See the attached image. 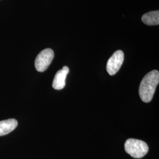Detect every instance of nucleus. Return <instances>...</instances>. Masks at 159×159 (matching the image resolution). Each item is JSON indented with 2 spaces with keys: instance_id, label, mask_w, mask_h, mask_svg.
<instances>
[{
  "instance_id": "1",
  "label": "nucleus",
  "mask_w": 159,
  "mask_h": 159,
  "mask_svg": "<svg viewBox=\"0 0 159 159\" xmlns=\"http://www.w3.org/2000/svg\"><path fill=\"white\" fill-rule=\"evenodd\" d=\"M159 83V72L157 70H152L144 77L139 87V95L143 102H151Z\"/></svg>"
},
{
  "instance_id": "2",
  "label": "nucleus",
  "mask_w": 159,
  "mask_h": 159,
  "mask_svg": "<svg viewBox=\"0 0 159 159\" xmlns=\"http://www.w3.org/2000/svg\"><path fill=\"white\" fill-rule=\"evenodd\" d=\"M125 148L127 153L136 159L142 158L148 152V146L146 143L134 139L127 140Z\"/></svg>"
},
{
  "instance_id": "3",
  "label": "nucleus",
  "mask_w": 159,
  "mask_h": 159,
  "mask_svg": "<svg viewBox=\"0 0 159 159\" xmlns=\"http://www.w3.org/2000/svg\"><path fill=\"white\" fill-rule=\"evenodd\" d=\"M54 57V53L51 48H46L41 51L35 61V67L39 72H44L51 64Z\"/></svg>"
},
{
  "instance_id": "4",
  "label": "nucleus",
  "mask_w": 159,
  "mask_h": 159,
  "mask_svg": "<svg viewBox=\"0 0 159 159\" xmlns=\"http://www.w3.org/2000/svg\"><path fill=\"white\" fill-rule=\"evenodd\" d=\"M124 52L121 50L114 52L107 63L106 69L108 74L110 75L116 74L121 68L124 61Z\"/></svg>"
},
{
  "instance_id": "5",
  "label": "nucleus",
  "mask_w": 159,
  "mask_h": 159,
  "mask_svg": "<svg viewBox=\"0 0 159 159\" xmlns=\"http://www.w3.org/2000/svg\"><path fill=\"white\" fill-rule=\"evenodd\" d=\"M69 73V68L67 66H64L61 70H58L55 75L52 82V87L60 90L63 89L66 85V79Z\"/></svg>"
},
{
  "instance_id": "6",
  "label": "nucleus",
  "mask_w": 159,
  "mask_h": 159,
  "mask_svg": "<svg viewBox=\"0 0 159 159\" xmlns=\"http://www.w3.org/2000/svg\"><path fill=\"white\" fill-rule=\"evenodd\" d=\"M18 125V121L14 119L0 121V136L9 134Z\"/></svg>"
},
{
  "instance_id": "7",
  "label": "nucleus",
  "mask_w": 159,
  "mask_h": 159,
  "mask_svg": "<svg viewBox=\"0 0 159 159\" xmlns=\"http://www.w3.org/2000/svg\"><path fill=\"white\" fill-rule=\"evenodd\" d=\"M143 22L148 25H157L159 24V11L148 12L144 14L142 17Z\"/></svg>"
}]
</instances>
